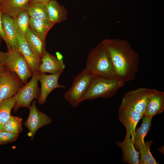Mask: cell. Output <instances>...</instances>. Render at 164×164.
Instances as JSON below:
<instances>
[{
  "mask_svg": "<svg viewBox=\"0 0 164 164\" xmlns=\"http://www.w3.org/2000/svg\"><path fill=\"white\" fill-rule=\"evenodd\" d=\"M101 42L109 53L119 78L125 83L134 80L139 58L130 43L119 39H106Z\"/></svg>",
  "mask_w": 164,
  "mask_h": 164,
  "instance_id": "6da1fadb",
  "label": "cell"
},
{
  "mask_svg": "<svg viewBox=\"0 0 164 164\" xmlns=\"http://www.w3.org/2000/svg\"><path fill=\"white\" fill-rule=\"evenodd\" d=\"M86 67L93 75L108 76L120 79L116 72L109 53L101 42L90 50Z\"/></svg>",
  "mask_w": 164,
  "mask_h": 164,
  "instance_id": "7a4b0ae2",
  "label": "cell"
},
{
  "mask_svg": "<svg viewBox=\"0 0 164 164\" xmlns=\"http://www.w3.org/2000/svg\"><path fill=\"white\" fill-rule=\"evenodd\" d=\"M125 83L119 79L109 76L93 75L89 88L82 98V102L99 97H111Z\"/></svg>",
  "mask_w": 164,
  "mask_h": 164,
  "instance_id": "3957f363",
  "label": "cell"
},
{
  "mask_svg": "<svg viewBox=\"0 0 164 164\" xmlns=\"http://www.w3.org/2000/svg\"><path fill=\"white\" fill-rule=\"evenodd\" d=\"M93 75L85 67L74 78L70 88L64 94L65 99L73 108L77 107L87 91Z\"/></svg>",
  "mask_w": 164,
  "mask_h": 164,
  "instance_id": "277c9868",
  "label": "cell"
},
{
  "mask_svg": "<svg viewBox=\"0 0 164 164\" xmlns=\"http://www.w3.org/2000/svg\"><path fill=\"white\" fill-rule=\"evenodd\" d=\"M39 73V71L34 72L30 80L24 84L14 96L15 101L12 108L14 112H16L20 108H29L33 100L38 99L40 92L38 85Z\"/></svg>",
  "mask_w": 164,
  "mask_h": 164,
  "instance_id": "5b68a950",
  "label": "cell"
},
{
  "mask_svg": "<svg viewBox=\"0 0 164 164\" xmlns=\"http://www.w3.org/2000/svg\"><path fill=\"white\" fill-rule=\"evenodd\" d=\"M7 52L8 56L4 65L5 68L15 73L25 84L32 74L27 61L19 50L11 49Z\"/></svg>",
  "mask_w": 164,
  "mask_h": 164,
  "instance_id": "8992f818",
  "label": "cell"
},
{
  "mask_svg": "<svg viewBox=\"0 0 164 164\" xmlns=\"http://www.w3.org/2000/svg\"><path fill=\"white\" fill-rule=\"evenodd\" d=\"M151 91L150 89L140 88L128 92L124 95L120 107L133 109L143 115Z\"/></svg>",
  "mask_w": 164,
  "mask_h": 164,
  "instance_id": "52a82bcc",
  "label": "cell"
},
{
  "mask_svg": "<svg viewBox=\"0 0 164 164\" xmlns=\"http://www.w3.org/2000/svg\"><path fill=\"white\" fill-rule=\"evenodd\" d=\"M36 102V100L32 102L29 108L28 117L24 123V125L29 131L28 135L32 140H33L39 128L50 124L52 121V119L49 116L37 108Z\"/></svg>",
  "mask_w": 164,
  "mask_h": 164,
  "instance_id": "ba28073f",
  "label": "cell"
},
{
  "mask_svg": "<svg viewBox=\"0 0 164 164\" xmlns=\"http://www.w3.org/2000/svg\"><path fill=\"white\" fill-rule=\"evenodd\" d=\"M24 85L15 73L5 68L0 77V102L14 96Z\"/></svg>",
  "mask_w": 164,
  "mask_h": 164,
  "instance_id": "9c48e42d",
  "label": "cell"
},
{
  "mask_svg": "<svg viewBox=\"0 0 164 164\" xmlns=\"http://www.w3.org/2000/svg\"><path fill=\"white\" fill-rule=\"evenodd\" d=\"M143 116L141 113L135 110L120 106L118 118L126 128L125 138H131L133 140L137 125Z\"/></svg>",
  "mask_w": 164,
  "mask_h": 164,
  "instance_id": "30bf717a",
  "label": "cell"
},
{
  "mask_svg": "<svg viewBox=\"0 0 164 164\" xmlns=\"http://www.w3.org/2000/svg\"><path fill=\"white\" fill-rule=\"evenodd\" d=\"M63 72L60 71L51 74H46L45 73H39V81L41 83V87L39 96L37 100L39 104H44L49 95L54 89L65 87L64 86L60 85L58 83L59 77Z\"/></svg>",
  "mask_w": 164,
  "mask_h": 164,
  "instance_id": "8fae6325",
  "label": "cell"
},
{
  "mask_svg": "<svg viewBox=\"0 0 164 164\" xmlns=\"http://www.w3.org/2000/svg\"><path fill=\"white\" fill-rule=\"evenodd\" d=\"M164 109V92L151 89L143 115L150 117L160 114Z\"/></svg>",
  "mask_w": 164,
  "mask_h": 164,
  "instance_id": "7c38bea8",
  "label": "cell"
},
{
  "mask_svg": "<svg viewBox=\"0 0 164 164\" xmlns=\"http://www.w3.org/2000/svg\"><path fill=\"white\" fill-rule=\"evenodd\" d=\"M39 69L40 73H48L51 74L63 72L65 68L63 59L57 57L46 51L43 57Z\"/></svg>",
  "mask_w": 164,
  "mask_h": 164,
  "instance_id": "4fadbf2b",
  "label": "cell"
},
{
  "mask_svg": "<svg viewBox=\"0 0 164 164\" xmlns=\"http://www.w3.org/2000/svg\"><path fill=\"white\" fill-rule=\"evenodd\" d=\"M19 44L18 50L22 54L27 61L32 74L39 71L41 60L35 56L28 45L26 39L16 33Z\"/></svg>",
  "mask_w": 164,
  "mask_h": 164,
  "instance_id": "5bb4252c",
  "label": "cell"
},
{
  "mask_svg": "<svg viewBox=\"0 0 164 164\" xmlns=\"http://www.w3.org/2000/svg\"><path fill=\"white\" fill-rule=\"evenodd\" d=\"M29 0H1L0 10L2 13L13 19L22 11L27 10Z\"/></svg>",
  "mask_w": 164,
  "mask_h": 164,
  "instance_id": "9a60e30c",
  "label": "cell"
},
{
  "mask_svg": "<svg viewBox=\"0 0 164 164\" xmlns=\"http://www.w3.org/2000/svg\"><path fill=\"white\" fill-rule=\"evenodd\" d=\"M25 38L33 53L41 61L46 51V41L42 40L30 27L26 34Z\"/></svg>",
  "mask_w": 164,
  "mask_h": 164,
  "instance_id": "2e32d148",
  "label": "cell"
},
{
  "mask_svg": "<svg viewBox=\"0 0 164 164\" xmlns=\"http://www.w3.org/2000/svg\"><path fill=\"white\" fill-rule=\"evenodd\" d=\"M49 21L55 24L60 23L67 18L68 10L56 0L46 3Z\"/></svg>",
  "mask_w": 164,
  "mask_h": 164,
  "instance_id": "e0dca14e",
  "label": "cell"
},
{
  "mask_svg": "<svg viewBox=\"0 0 164 164\" xmlns=\"http://www.w3.org/2000/svg\"><path fill=\"white\" fill-rule=\"evenodd\" d=\"M116 144L122 150L123 161L129 164H138L139 162V153L135 148L131 138H125L122 142Z\"/></svg>",
  "mask_w": 164,
  "mask_h": 164,
  "instance_id": "ac0fdd59",
  "label": "cell"
},
{
  "mask_svg": "<svg viewBox=\"0 0 164 164\" xmlns=\"http://www.w3.org/2000/svg\"><path fill=\"white\" fill-rule=\"evenodd\" d=\"M2 23L3 28L6 37L9 45L11 49H19V44L14 24V19L2 13Z\"/></svg>",
  "mask_w": 164,
  "mask_h": 164,
  "instance_id": "d6986e66",
  "label": "cell"
},
{
  "mask_svg": "<svg viewBox=\"0 0 164 164\" xmlns=\"http://www.w3.org/2000/svg\"><path fill=\"white\" fill-rule=\"evenodd\" d=\"M142 118L141 125L135 129L132 140L135 148L137 150L139 145L144 142V138L150 130L152 118L145 115H143Z\"/></svg>",
  "mask_w": 164,
  "mask_h": 164,
  "instance_id": "ffe728a7",
  "label": "cell"
},
{
  "mask_svg": "<svg viewBox=\"0 0 164 164\" xmlns=\"http://www.w3.org/2000/svg\"><path fill=\"white\" fill-rule=\"evenodd\" d=\"M29 16L27 10L21 12L14 19L15 29L19 36L25 38L29 26Z\"/></svg>",
  "mask_w": 164,
  "mask_h": 164,
  "instance_id": "44dd1931",
  "label": "cell"
},
{
  "mask_svg": "<svg viewBox=\"0 0 164 164\" xmlns=\"http://www.w3.org/2000/svg\"><path fill=\"white\" fill-rule=\"evenodd\" d=\"M55 25L49 21L30 18V27L44 41H46L48 32Z\"/></svg>",
  "mask_w": 164,
  "mask_h": 164,
  "instance_id": "7402d4cb",
  "label": "cell"
},
{
  "mask_svg": "<svg viewBox=\"0 0 164 164\" xmlns=\"http://www.w3.org/2000/svg\"><path fill=\"white\" fill-rule=\"evenodd\" d=\"M15 101V96L0 102V130L11 116V111Z\"/></svg>",
  "mask_w": 164,
  "mask_h": 164,
  "instance_id": "603a6c76",
  "label": "cell"
},
{
  "mask_svg": "<svg viewBox=\"0 0 164 164\" xmlns=\"http://www.w3.org/2000/svg\"><path fill=\"white\" fill-rule=\"evenodd\" d=\"M27 10L30 18L37 20L49 21L46 3H38L30 4Z\"/></svg>",
  "mask_w": 164,
  "mask_h": 164,
  "instance_id": "cb8c5ba5",
  "label": "cell"
},
{
  "mask_svg": "<svg viewBox=\"0 0 164 164\" xmlns=\"http://www.w3.org/2000/svg\"><path fill=\"white\" fill-rule=\"evenodd\" d=\"M153 142L152 140L144 141L139 145L138 150L139 153V164H159L150 152V147Z\"/></svg>",
  "mask_w": 164,
  "mask_h": 164,
  "instance_id": "d4e9b609",
  "label": "cell"
},
{
  "mask_svg": "<svg viewBox=\"0 0 164 164\" xmlns=\"http://www.w3.org/2000/svg\"><path fill=\"white\" fill-rule=\"evenodd\" d=\"M22 119L19 116L11 115L2 130L19 134L23 130Z\"/></svg>",
  "mask_w": 164,
  "mask_h": 164,
  "instance_id": "484cf974",
  "label": "cell"
},
{
  "mask_svg": "<svg viewBox=\"0 0 164 164\" xmlns=\"http://www.w3.org/2000/svg\"><path fill=\"white\" fill-rule=\"evenodd\" d=\"M19 134H13L3 130H0V145L12 142L17 140Z\"/></svg>",
  "mask_w": 164,
  "mask_h": 164,
  "instance_id": "4316f807",
  "label": "cell"
},
{
  "mask_svg": "<svg viewBox=\"0 0 164 164\" xmlns=\"http://www.w3.org/2000/svg\"><path fill=\"white\" fill-rule=\"evenodd\" d=\"M2 13L0 10V36L5 41L7 46V50H9L11 49L9 45L6 37L3 28L2 20Z\"/></svg>",
  "mask_w": 164,
  "mask_h": 164,
  "instance_id": "83f0119b",
  "label": "cell"
},
{
  "mask_svg": "<svg viewBox=\"0 0 164 164\" xmlns=\"http://www.w3.org/2000/svg\"><path fill=\"white\" fill-rule=\"evenodd\" d=\"M8 56V53L0 51V64L5 65Z\"/></svg>",
  "mask_w": 164,
  "mask_h": 164,
  "instance_id": "f1b7e54d",
  "label": "cell"
},
{
  "mask_svg": "<svg viewBox=\"0 0 164 164\" xmlns=\"http://www.w3.org/2000/svg\"><path fill=\"white\" fill-rule=\"evenodd\" d=\"M53 0H29V5L32 4L38 3H46Z\"/></svg>",
  "mask_w": 164,
  "mask_h": 164,
  "instance_id": "f546056e",
  "label": "cell"
},
{
  "mask_svg": "<svg viewBox=\"0 0 164 164\" xmlns=\"http://www.w3.org/2000/svg\"><path fill=\"white\" fill-rule=\"evenodd\" d=\"M5 68L4 65L0 64V77L4 73Z\"/></svg>",
  "mask_w": 164,
  "mask_h": 164,
  "instance_id": "4dcf8cb0",
  "label": "cell"
},
{
  "mask_svg": "<svg viewBox=\"0 0 164 164\" xmlns=\"http://www.w3.org/2000/svg\"><path fill=\"white\" fill-rule=\"evenodd\" d=\"M57 58L59 60L63 59V56L62 55L58 52H57L56 53Z\"/></svg>",
  "mask_w": 164,
  "mask_h": 164,
  "instance_id": "1f68e13d",
  "label": "cell"
},
{
  "mask_svg": "<svg viewBox=\"0 0 164 164\" xmlns=\"http://www.w3.org/2000/svg\"><path fill=\"white\" fill-rule=\"evenodd\" d=\"M2 39L1 38V37L0 36V46L1 45L2 40Z\"/></svg>",
  "mask_w": 164,
  "mask_h": 164,
  "instance_id": "d6a6232c",
  "label": "cell"
},
{
  "mask_svg": "<svg viewBox=\"0 0 164 164\" xmlns=\"http://www.w3.org/2000/svg\"><path fill=\"white\" fill-rule=\"evenodd\" d=\"M1 0H0V3L1 2Z\"/></svg>",
  "mask_w": 164,
  "mask_h": 164,
  "instance_id": "836d02e7",
  "label": "cell"
}]
</instances>
